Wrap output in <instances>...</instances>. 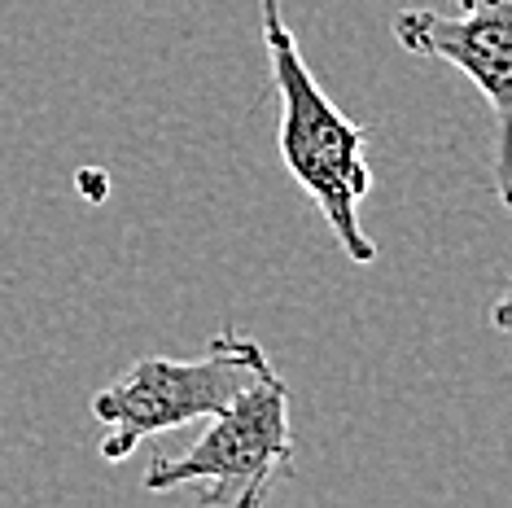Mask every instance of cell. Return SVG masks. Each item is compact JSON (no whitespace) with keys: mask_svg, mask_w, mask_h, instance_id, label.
I'll return each instance as SVG.
<instances>
[{"mask_svg":"<svg viewBox=\"0 0 512 508\" xmlns=\"http://www.w3.org/2000/svg\"><path fill=\"white\" fill-rule=\"evenodd\" d=\"M263 9V49L272 66V84L281 92V163L294 184L320 206L346 259L368 268L377 263V241L359 219V206L372 193V167L364 158L368 127L355 123L329 101L320 79L311 75L294 31L281 14V0H259Z\"/></svg>","mask_w":512,"mask_h":508,"instance_id":"6da1fadb","label":"cell"},{"mask_svg":"<svg viewBox=\"0 0 512 508\" xmlns=\"http://www.w3.org/2000/svg\"><path fill=\"white\" fill-rule=\"evenodd\" d=\"M206 434L184 456H149L141 487L149 495L197 487L206 508H254L276 482L294 478V425H289V386L263 373L232 403L206 417Z\"/></svg>","mask_w":512,"mask_h":508,"instance_id":"7a4b0ae2","label":"cell"},{"mask_svg":"<svg viewBox=\"0 0 512 508\" xmlns=\"http://www.w3.org/2000/svg\"><path fill=\"white\" fill-rule=\"evenodd\" d=\"M263 373H272L267 351L237 329L215 333L202 360H167V355L136 360L88 403L92 417L106 425L101 460L119 465L145 438L215 417Z\"/></svg>","mask_w":512,"mask_h":508,"instance_id":"3957f363","label":"cell"},{"mask_svg":"<svg viewBox=\"0 0 512 508\" xmlns=\"http://www.w3.org/2000/svg\"><path fill=\"white\" fill-rule=\"evenodd\" d=\"M460 14L399 9L394 40L416 57H442L473 79L495 114V193L508 206V123H512V0H456Z\"/></svg>","mask_w":512,"mask_h":508,"instance_id":"277c9868","label":"cell"},{"mask_svg":"<svg viewBox=\"0 0 512 508\" xmlns=\"http://www.w3.org/2000/svg\"><path fill=\"white\" fill-rule=\"evenodd\" d=\"M79 189L88 202H106V176L101 171H79Z\"/></svg>","mask_w":512,"mask_h":508,"instance_id":"5b68a950","label":"cell"}]
</instances>
